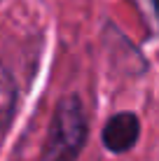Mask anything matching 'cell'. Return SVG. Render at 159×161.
I'll use <instances>...</instances> for the list:
<instances>
[{"label":"cell","instance_id":"6da1fadb","mask_svg":"<svg viewBox=\"0 0 159 161\" xmlns=\"http://www.w3.org/2000/svg\"><path fill=\"white\" fill-rule=\"evenodd\" d=\"M87 140V114L77 96H65L56 105L45 145V161H75Z\"/></svg>","mask_w":159,"mask_h":161},{"label":"cell","instance_id":"7a4b0ae2","mask_svg":"<svg viewBox=\"0 0 159 161\" xmlns=\"http://www.w3.org/2000/svg\"><path fill=\"white\" fill-rule=\"evenodd\" d=\"M138 136H140V121L133 112H117L115 117L108 119L101 133L105 149H110L115 154L129 152L136 145Z\"/></svg>","mask_w":159,"mask_h":161},{"label":"cell","instance_id":"3957f363","mask_svg":"<svg viewBox=\"0 0 159 161\" xmlns=\"http://www.w3.org/2000/svg\"><path fill=\"white\" fill-rule=\"evenodd\" d=\"M14 101H16L14 80L9 77L7 70L0 68V131L7 126L9 117H12V112H14Z\"/></svg>","mask_w":159,"mask_h":161},{"label":"cell","instance_id":"277c9868","mask_svg":"<svg viewBox=\"0 0 159 161\" xmlns=\"http://www.w3.org/2000/svg\"><path fill=\"white\" fill-rule=\"evenodd\" d=\"M155 7H157V12H159V0H155Z\"/></svg>","mask_w":159,"mask_h":161}]
</instances>
